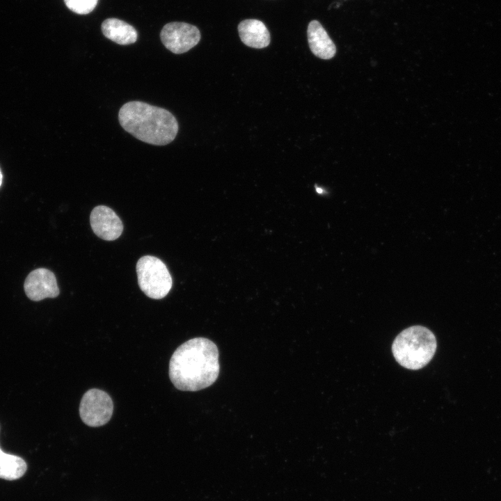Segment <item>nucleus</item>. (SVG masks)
Here are the masks:
<instances>
[{"mask_svg": "<svg viewBox=\"0 0 501 501\" xmlns=\"http://www.w3.org/2000/svg\"><path fill=\"white\" fill-rule=\"evenodd\" d=\"M113 411V403L106 392L90 389L83 395L79 404V415L86 425L97 427L106 424Z\"/></svg>", "mask_w": 501, "mask_h": 501, "instance_id": "39448f33", "label": "nucleus"}, {"mask_svg": "<svg viewBox=\"0 0 501 501\" xmlns=\"http://www.w3.org/2000/svg\"><path fill=\"white\" fill-rule=\"evenodd\" d=\"M90 222L94 233L106 241L117 239L123 230L120 218L112 209L105 205H98L93 208Z\"/></svg>", "mask_w": 501, "mask_h": 501, "instance_id": "6e6552de", "label": "nucleus"}, {"mask_svg": "<svg viewBox=\"0 0 501 501\" xmlns=\"http://www.w3.org/2000/svg\"><path fill=\"white\" fill-rule=\"evenodd\" d=\"M219 373L216 345L205 337L191 339L173 353L169 363V377L178 390L198 391L209 387Z\"/></svg>", "mask_w": 501, "mask_h": 501, "instance_id": "f257e3e1", "label": "nucleus"}, {"mask_svg": "<svg viewBox=\"0 0 501 501\" xmlns=\"http://www.w3.org/2000/svg\"><path fill=\"white\" fill-rule=\"evenodd\" d=\"M2 180H3V175H2L1 170V169H0V187H1V184H2Z\"/></svg>", "mask_w": 501, "mask_h": 501, "instance_id": "4468645a", "label": "nucleus"}, {"mask_svg": "<svg viewBox=\"0 0 501 501\" xmlns=\"http://www.w3.org/2000/svg\"><path fill=\"white\" fill-rule=\"evenodd\" d=\"M27 470L26 461L20 456L7 454L0 448V479L16 480Z\"/></svg>", "mask_w": 501, "mask_h": 501, "instance_id": "f8f14e48", "label": "nucleus"}, {"mask_svg": "<svg viewBox=\"0 0 501 501\" xmlns=\"http://www.w3.org/2000/svg\"><path fill=\"white\" fill-rule=\"evenodd\" d=\"M121 127L136 138L154 145H165L177 136L179 125L168 110L141 101H131L119 110Z\"/></svg>", "mask_w": 501, "mask_h": 501, "instance_id": "f03ea898", "label": "nucleus"}, {"mask_svg": "<svg viewBox=\"0 0 501 501\" xmlns=\"http://www.w3.org/2000/svg\"><path fill=\"white\" fill-rule=\"evenodd\" d=\"M102 31L106 38L121 45L134 43L138 37L132 26L116 18L105 19L102 24Z\"/></svg>", "mask_w": 501, "mask_h": 501, "instance_id": "9b49d317", "label": "nucleus"}, {"mask_svg": "<svg viewBox=\"0 0 501 501\" xmlns=\"http://www.w3.org/2000/svg\"><path fill=\"white\" fill-rule=\"evenodd\" d=\"M160 38L166 49L174 54H180L194 47L200 42L201 35L194 25L173 22L163 27Z\"/></svg>", "mask_w": 501, "mask_h": 501, "instance_id": "423d86ee", "label": "nucleus"}, {"mask_svg": "<svg viewBox=\"0 0 501 501\" xmlns=\"http://www.w3.org/2000/svg\"><path fill=\"white\" fill-rule=\"evenodd\" d=\"M238 32L241 42L246 46L262 49L271 42L269 31L266 25L256 19H246L239 22Z\"/></svg>", "mask_w": 501, "mask_h": 501, "instance_id": "1a4fd4ad", "label": "nucleus"}, {"mask_svg": "<svg viewBox=\"0 0 501 501\" xmlns=\"http://www.w3.org/2000/svg\"><path fill=\"white\" fill-rule=\"evenodd\" d=\"M434 333L426 327L413 326L402 331L392 345V354L402 367L417 370L426 366L436 350Z\"/></svg>", "mask_w": 501, "mask_h": 501, "instance_id": "7ed1b4c3", "label": "nucleus"}, {"mask_svg": "<svg viewBox=\"0 0 501 501\" xmlns=\"http://www.w3.org/2000/svg\"><path fill=\"white\" fill-rule=\"evenodd\" d=\"M316 189H317V191L318 193H321L323 192V191L321 190V189H319V188H317V187H316Z\"/></svg>", "mask_w": 501, "mask_h": 501, "instance_id": "2eb2a0df", "label": "nucleus"}, {"mask_svg": "<svg viewBox=\"0 0 501 501\" xmlns=\"http://www.w3.org/2000/svg\"><path fill=\"white\" fill-rule=\"evenodd\" d=\"M67 7L74 13L86 15L93 11L98 0H64Z\"/></svg>", "mask_w": 501, "mask_h": 501, "instance_id": "ddd939ff", "label": "nucleus"}, {"mask_svg": "<svg viewBox=\"0 0 501 501\" xmlns=\"http://www.w3.org/2000/svg\"><path fill=\"white\" fill-rule=\"evenodd\" d=\"M136 269L139 287L146 296L161 299L168 294L173 285L172 277L160 259L143 256L138 260Z\"/></svg>", "mask_w": 501, "mask_h": 501, "instance_id": "20e7f679", "label": "nucleus"}, {"mask_svg": "<svg viewBox=\"0 0 501 501\" xmlns=\"http://www.w3.org/2000/svg\"><path fill=\"white\" fill-rule=\"evenodd\" d=\"M308 41L313 54L321 59L332 58L336 53V47L327 32L317 20H312L307 29Z\"/></svg>", "mask_w": 501, "mask_h": 501, "instance_id": "9d476101", "label": "nucleus"}, {"mask_svg": "<svg viewBox=\"0 0 501 501\" xmlns=\"http://www.w3.org/2000/svg\"><path fill=\"white\" fill-rule=\"evenodd\" d=\"M24 288L27 297L34 301L55 298L59 294L54 273L45 268L32 271L25 280Z\"/></svg>", "mask_w": 501, "mask_h": 501, "instance_id": "0eeeda50", "label": "nucleus"}]
</instances>
